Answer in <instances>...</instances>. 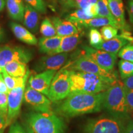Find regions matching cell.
Masks as SVG:
<instances>
[{
  "label": "cell",
  "mask_w": 133,
  "mask_h": 133,
  "mask_svg": "<svg viewBox=\"0 0 133 133\" xmlns=\"http://www.w3.org/2000/svg\"><path fill=\"white\" fill-rule=\"evenodd\" d=\"M104 92L97 94L70 93L62 101L56 102L54 111L61 117L72 118L83 115L101 112Z\"/></svg>",
  "instance_id": "cell-1"
},
{
  "label": "cell",
  "mask_w": 133,
  "mask_h": 133,
  "mask_svg": "<svg viewBox=\"0 0 133 133\" xmlns=\"http://www.w3.org/2000/svg\"><path fill=\"white\" fill-rule=\"evenodd\" d=\"M25 121L29 133H64L66 129L62 118L53 112L28 113Z\"/></svg>",
  "instance_id": "cell-2"
},
{
  "label": "cell",
  "mask_w": 133,
  "mask_h": 133,
  "mask_svg": "<svg viewBox=\"0 0 133 133\" xmlns=\"http://www.w3.org/2000/svg\"><path fill=\"white\" fill-rule=\"evenodd\" d=\"M125 88L119 81L104 91L102 107L110 115L127 122L131 115L126 100Z\"/></svg>",
  "instance_id": "cell-3"
},
{
  "label": "cell",
  "mask_w": 133,
  "mask_h": 133,
  "mask_svg": "<svg viewBox=\"0 0 133 133\" xmlns=\"http://www.w3.org/2000/svg\"><path fill=\"white\" fill-rule=\"evenodd\" d=\"M69 75L70 93L97 94L104 92L114 84L101 76L82 71L69 70Z\"/></svg>",
  "instance_id": "cell-4"
},
{
  "label": "cell",
  "mask_w": 133,
  "mask_h": 133,
  "mask_svg": "<svg viewBox=\"0 0 133 133\" xmlns=\"http://www.w3.org/2000/svg\"><path fill=\"white\" fill-rule=\"evenodd\" d=\"M126 122L111 115L89 119L83 128L84 133H124Z\"/></svg>",
  "instance_id": "cell-5"
},
{
  "label": "cell",
  "mask_w": 133,
  "mask_h": 133,
  "mask_svg": "<svg viewBox=\"0 0 133 133\" xmlns=\"http://www.w3.org/2000/svg\"><path fill=\"white\" fill-rule=\"evenodd\" d=\"M66 66L69 68L68 69L65 68V69L68 70L96 75L107 79L112 84H115L118 81L115 72L105 70L83 54L79 56L71 64L68 65Z\"/></svg>",
  "instance_id": "cell-6"
},
{
  "label": "cell",
  "mask_w": 133,
  "mask_h": 133,
  "mask_svg": "<svg viewBox=\"0 0 133 133\" xmlns=\"http://www.w3.org/2000/svg\"><path fill=\"white\" fill-rule=\"evenodd\" d=\"M70 86L69 70L63 68L55 75L47 97L52 102L62 101L70 93Z\"/></svg>",
  "instance_id": "cell-7"
},
{
  "label": "cell",
  "mask_w": 133,
  "mask_h": 133,
  "mask_svg": "<svg viewBox=\"0 0 133 133\" xmlns=\"http://www.w3.org/2000/svg\"><path fill=\"white\" fill-rule=\"evenodd\" d=\"M32 59V54L28 49L20 46H0V68L4 70L8 63L19 62L27 64Z\"/></svg>",
  "instance_id": "cell-8"
},
{
  "label": "cell",
  "mask_w": 133,
  "mask_h": 133,
  "mask_svg": "<svg viewBox=\"0 0 133 133\" xmlns=\"http://www.w3.org/2000/svg\"><path fill=\"white\" fill-rule=\"evenodd\" d=\"M24 100L26 104L36 112H52V102L46 96L33 89L27 84L24 92Z\"/></svg>",
  "instance_id": "cell-9"
},
{
  "label": "cell",
  "mask_w": 133,
  "mask_h": 133,
  "mask_svg": "<svg viewBox=\"0 0 133 133\" xmlns=\"http://www.w3.org/2000/svg\"><path fill=\"white\" fill-rule=\"evenodd\" d=\"M83 54L108 71H112L117 59V55L88 46H83Z\"/></svg>",
  "instance_id": "cell-10"
},
{
  "label": "cell",
  "mask_w": 133,
  "mask_h": 133,
  "mask_svg": "<svg viewBox=\"0 0 133 133\" xmlns=\"http://www.w3.org/2000/svg\"><path fill=\"white\" fill-rule=\"evenodd\" d=\"M25 85L14 88L8 93V112L6 119V127L16 121L20 114L22 104L24 101Z\"/></svg>",
  "instance_id": "cell-11"
},
{
  "label": "cell",
  "mask_w": 133,
  "mask_h": 133,
  "mask_svg": "<svg viewBox=\"0 0 133 133\" xmlns=\"http://www.w3.org/2000/svg\"><path fill=\"white\" fill-rule=\"evenodd\" d=\"M68 53L62 52L55 54H47L42 57L35 65L34 69L37 72L46 70H58L64 65L68 59Z\"/></svg>",
  "instance_id": "cell-12"
},
{
  "label": "cell",
  "mask_w": 133,
  "mask_h": 133,
  "mask_svg": "<svg viewBox=\"0 0 133 133\" xmlns=\"http://www.w3.org/2000/svg\"><path fill=\"white\" fill-rule=\"evenodd\" d=\"M57 73L56 70H46L30 76L28 84L33 89L48 96L52 79Z\"/></svg>",
  "instance_id": "cell-13"
},
{
  "label": "cell",
  "mask_w": 133,
  "mask_h": 133,
  "mask_svg": "<svg viewBox=\"0 0 133 133\" xmlns=\"http://www.w3.org/2000/svg\"><path fill=\"white\" fill-rule=\"evenodd\" d=\"M130 35L131 34L129 33L119 35L113 39L104 41L99 45L93 48L117 55L119 50L123 46L128 44L131 41H133V38L131 37Z\"/></svg>",
  "instance_id": "cell-14"
},
{
  "label": "cell",
  "mask_w": 133,
  "mask_h": 133,
  "mask_svg": "<svg viewBox=\"0 0 133 133\" xmlns=\"http://www.w3.org/2000/svg\"><path fill=\"white\" fill-rule=\"evenodd\" d=\"M110 12L118 23L124 33L129 32V26L126 24L123 3L122 0H108Z\"/></svg>",
  "instance_id": "cell-15"
},
{
  "label": "cell",
  "mask_w": 133,
  "mask_h": 133,
  "mask_svg": "<svg viewBox=\"0 0 133 133\" xmlns=\"http://www.w3.org/2000/svg\"><path fill=\"white\" fill-rule=\"evenodd\" d=\"M51 21L54 25L58 36L63 37L79 32L77 26L68 20L61 19L58 17H52Z\"/></svg>",
  "instance_id": "cell-16"
},
{
  "label": "cell",
  "mask_w": 133,
  "mask_h": 133,
  "mask_svg": "<svg viewBox=\"0 0 133 133\" xmlns=\"http://www.w3.org/2000/svg\"><path fill=\"white\" fill-rule=\"evenodd\" d=\"M77 27H85L91 28V29H96V28L102 27V26L110 25L118 29H121L120 26L116 20L110 19L106 17H96L91 18L90 19L86 20V21H80L75 24Z\"/></svg>",
  "instance_id": "cell-17"
},
{
  "label": "cell",
  "mask_w": 133,
  "mask_h": 133,
  "mask_svg": "<svg viewBox=\"0 0 133 133\" xmlns=\"http://www.w3.org/2000/svg\"><path fill=\"white\" fill-rule=\"evenodd\" d=\"M9 25L14 35L20 41L30 45H36L38 44L36 38L25 27L13 22H10Z\"/></svg>",
  "instance_id": "cell-18"
},
{
  "label": "cell",
  "mask_w": 133,
  "mask_h": 133,
  "mask_svg": "<svg viewBox=\"0 0 133 133\" xmlns=\"http://www.w3.org/2000/svg\"><path fill=\"white\" fill-rule=\"evenodd\" d=\"M62 36H55L53 37H42L38 42L39 51L46 54H56L61 45Z\"/></svg>",
  "instance_id": "cell-19"
},
{
  "label": "cell",
  "mask_w": 133,
  "mask_h": 133,
  "mask_svg": "<svg viewBox=\"0 0 133 133\" xmlns=\"http://www.w3.org/2000/svg\"><path fill=\"white\" fill-rule=\"evenodd\" d=\"M38 12L29 4H24V24L25 26L32 32H36L38 29L39 16Z\"/></svg>",
  "instance_id": "cell-20"
},
{
  "label": "cell",
  "mask_w": 133,
  "mask_h": 133,
  "mask_svg": "<svg viewBox=\"0 0 133 133\" xmlns=\"http://www.w3.org/2000/svg\"><path fill=\"white\" fill-rule=\"evenodd\" d=\"M9 16L12 19L22 22L24 19V4L22 0H6Z\"/></svg>",
  "instance_id": "cell-21"
},
{
  "label": "cell",
  "mask_w": 133,
  "mask_h": 133,
  "mask_svg": "<svg viewBox=\"0 0 133 133\" xmlns=\"http://www.w3.org/2000/svg\"><path fill=\"white\" fill-rule=\"evenodd\" d=\"M81 36L82 35L79 32L72 35L63 36L61 39V45L57 49L56 54L62 52L68 53L74 50L79 44Z\"/></svg>",
  "instance_id": "cell-22"
},
{
  "label": "cell",
  "mask_w": 133,
  "mask_h": 133,
  "mask_svg": "<svg viewBox=\"0 0 133 133\" xmlns=\"http://www.w3.org/2000/svg\"><path fill=\"white\" fill-rule=\"evenodd\" d=\"M1 74L3 75V78L8 89L9 91H11L14 88L25 85L27 79L29 78L30 74V71L29 70L25 75L22 77H14V76H10L4 70H3Z\"/></svg>",
  "instance_id": "cell-23"
},
{
  "label": "cell",
  "mask_w": 133,
  "mask_h": 133,
  "mask_svg": "<svg viewBox=\"0 0 133 133\" xmlns=\"http://www.w3.org/2000/svg\"><path fill=\"white\" fill-rule=\"evenodd\" d=\"M4 70L8 75L14 77L24 76L29 70L26 64L16 61L8 63L4 66Z\"/></svg>",
  "instance_id": "cell-24"
},
{
  "label": "cell",
  "mask_w": 133,
  "mask_h": 133,
  "mask_svg": "<svg viewBox=\"0 0 133 133\" xmlns=\"http://www.w3.org/2000/svg\"><path fill=\"white\" fill-rule=\"evenodd\" d=\"M39 30L43 37H53L57 36L56 29L49 18L46 17L42 21Z\"/></svg>",
  "instance_id": "cell-25"
},
{
  "label": "cell",
  "mask_w": 133,
  "mask_h": 133,
  "mask_svg": "<svg viewBox=\"0 0 133 133\" xmlns=\"http://www.w3.org/2000/svg\"><path fill=\"white\" fill-rule=\"evenodd\" d=\"M118 67L119 75L123 80L133 76L132 62L121 59L118 63Z\"/></svg>",
  "instance_id": "cell-26"
},
{
  "label": "cell",
  "mask_w": 133,
  "mask_h": 133,
  "mask_svg": "<svg viewBox=\"0 0 133 133\" xmlns=\"http://www.w3.org/2000/svg\"><path fill=\"white\" fill-rule=\"evenodd\" d=\"M96 7H97V17H102L110 19L115 20L109 9L108 0H98L96 3Z\"/></svg>",
  "instance_id": "cell-27"
},
{
  "label": "cell",
  "mask_w": 133,
  "mask_h": 133,
  "mask_svg": "<svg viewBox=\"0 0 133 133\" xmlns=\"http://www.w3.org/2000/svg\"><path fill=\"white\" fill-rule=\"evenodd\" d=\"M91 18L93 17H91L86 14L84 10L82 9H78L75 10L74 12L70 14L66 17V19L73 22L74 24H76V23L79 22L90 19Z\"/></svg>",
  "instance_id": "cell-28"
},
{
  "label": "cell",
  "mask_w": 133,
  "mask_h": 133,
  "mask_svg": "<svg viewBox=\"0 0 133 133\" xmlns=\"http://www.w3.org/2000/svg\"><path fill=\"white\" fill-rule=\"evenodd\" d=\"M100 32H101L104 41L109 40V39H113V38L119 35L118 34V29L110 25H107L101 27Z\"/></svg>",
  "instance_id": "cell-29"
},
{
  "label": "cell",
  "mask_w": 133,
  "mask_h": 133,
  "mask_svg": "<svg viewBox=\"0 0 133 133\" xmlns=\"http://www.w3.org/2000/svg\"><path fill=\"white\" fill-rule=\"evenodd\" d=\"M118 54L122 60L133 63V44L128 43L123 46Z\"/></svg>",
  "instance_id": "cell-30"
},
{
  "label": "cell",
  "mask_w": 133,
  "mask_h": 133,
  "mask_svg": "<svg viewBox=\"0 0 133 133\" xmlns=\"http://www.w3.org/2000/svg\"><path fill=\"white\" fill-rule=\"evenodd\" d=\"M89 44L92 48H95L104 41L101 32L97 29L92 28L90 29L89 32Z\"/></svg>",
  "instance_id": "cell-31"
},
{
  "label": "cell",
  "mask_w": 133,
  "mask_h": 133,
  "mask_svg": "<svg viewBox=\"0 0 133 133\" xmlns=\"http://www.w3.org/2000/svg\"><path fill=\"white\" fill-rule=\"evenodd\" d=\"M8 112V94L0 92V114L7 119Z\"/></svg>",
  "instance_id": "cell-32"
},
{
  "label": "cell",
  "mask_w": 133,
  "mask_h": 133,
  "mask_svg": "<svg viewBox=\"0 0 133 133\" xmlns=\"http://www.w3.org/2000/svg\"><path fill=\"white\" fill-rule=\"evenodd\" d=\"M26 4H29L38 12L45 13L46 6L44 0H24Z\"/></svg>",
  "instance_id": "cell-33"
},
{
  "label": "cell",
  "mask_w": 133,
  "mask_h": 133,
  "mask_svg": "<svg viewBox=\"0 0 133 133\" xmlns=\"http://www.w3.org/2000/svg\"><path fill=\"white\" fill-rule=\"evenodd\" d=\"M125 90L126 103H127L128 107L129 114L131 116L133 115V90L128 89L126 88Z\"/></svg>",
  "instance_id": "cell-34"
},
{
  "label": "cell",
  "mask_w": 133,
  "mask_h": 133,
  "mask_svg": "<svg viewBox=\"0 0 133 133\" xmlns=\"http://www.w3.org/2000/svg\"><path fill=\"white\" fill-rule=\"evenodd\" d=\"M9 133H26V132L19 123L14 122L10 126Z\"/></svg>",
  "instance_id": "cell-35"
},
{
  "label": "cell",
  "mask_w": 133,
  "mask_h": 133,
  "mask_svg": "<svg viewBox=\"0 0 133 133\" xmlns=\"http://www.w3.org/2000/svg\"><path fill=\"white\" fill-rule=\"evenodd\" d=\"M98 0H82L78 5V9H84L89 6L92 4H96Z\"/></svg>",
  "instance_id": "cell-36"
},
{
  "label": "cell",
  "mask_w": 133,
  "mask_h": 133,
  "mask_svg": "<svg viewBox=\"0 0 133 133\" xmlns=\"http://www.w3.org/2000/svg\"><path fill=\"white\" fill-rule=\"evenodd\" d=\"M9 92V91L8 89L7 86H6V83H5L3 75L1 73H0V92L8 94Z\"/></svg>",
  "instance_id": "cell-37"
},
{
  "label": "cell",
  "mask_w": 133,
  "mask_h": 133,
  "mask_svg": "<svg viewBox=\"0 0 133 133\" xmlns=\"http://www.w3.org/2000/svg\"><path fill=\"white\" fill-rule=\"evenodd\" d=\"M127 9L129 14V21L133 24V0L128 1Z\"/></svg>",
  "instance_id": "cell-38"
},
{
  "label": "cell",
  "mask_w": 133,
  "mask_h": 133,
  "mask_svg": "<svg viewBox=\"0 0 133 133\" xmlns=\"http://www.w3.org/2000/svg\"><path fill=\"white\" fill-rule=\"evenodd\" d=\"M123 84L126 89L133 90V76L123 79Z\"/></svg>",
  "instance_id": "cell-39"
},
{
  "label": "cell",
  "mask_w": 133,
  "mask_h": 133,
  "mask_svg": "<svg viewBox=\"0 0 133 133\" xmlns=\"http://www.w3.org/2000/svg\"><path fill=\"white\" fill-rule=\"evenodd\" d=\"M82 0H70V1L64 2V4L67 8H77L78 5Z\"/></svg>",
  "instance_id": "cell-40"
},
{
  "label": "cell",
  "mask_w": 133,
  "mask_h": 133,
  "mask_svg": "<svg viewBox=\"0 0 133 133\" xmlns=\"http://www.w3.org/2000/svg\"><path fill=\"white\" fill-rule=\"evenodd\" d=\"M124 133H133V120L128 121L126 125Z\"/></svg>",
  "instance_id": "cell-41"
},
{
  "label": "cell",
  "mask_w": 133,
  "mask_h": 133,
  "mask_svg": "<svg viewBox=\"0 0 133 133\" xmlns=\"http://www.w3.org/2000/svg\"><path fill=\"white\" fill-rule=\"evenodd\" d=\"M6 128V119L3 117V116L0 114V133H3Z\"/></svg>",
  "instance_id": "cell-42"
},
{
  "label": "cell",
  "mask_w": 133,
  "mask_h": 133,
  "mask_svg": "<svg viewBox=\"0 0 133 133\" xmlns=\"http://www.w3.org/2000/svg\"><path fill=\"white\" fill-rule=\"evenodd\" d=\"M6 6V0H0V12H2Z\"/></svg>",
  "instance_id": "cell-43"
},
{
  "label": "cell",
  "mask_w": 133,
  "mask_h": 133,
  "mask_svg": "<svg viewBox=\"0 0 133 133\" xmlns=\"http://www.w3.org/2000/svg\"><path fill=\"white\" fill-rule=\"evenodd\" d=\"M4 37V31L2 28V26L0 25V41H3Z\"/></svg>",
  "instance_id": "cell-44"
},
{
  "label": "cell",
  "mask_w": 133,
  "mask_h": 133,
  "mask_svg": "<svg viewBox=\"0 0 133 133\" xmlns=\"http://www.w3.org/2000/svg\"><path fill=\"white\" fill-rule=\"evenodd\" d=\"M64 2H66V1H70V0H64Z\"/></svg>",
  "instance_id": "cell-45"
}]
</instances>
